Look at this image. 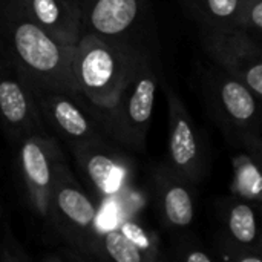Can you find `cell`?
<instances>
[{"mask_svg": "<svg viewBox=\"0 0 262 262\" xmlns=\"http://www.w3.org/2000/svg\"><path fill=\"white\" fill-rule=\"evenodd\" d=\"M72 51L31 21L14 0H0V55L23 74L32 89L75 97Z\"/></svg>", "mask_w": 262, "mask_h": 262, "instance_id": "1", "label": "cell"}, {"mask_svg": "<svg viewBox=\"0 0 262 262\" xmlns=\"http://www.w3.org/2000/svg\"><path fill=\"white\" fill-rule=\"evenodd\" d=\"M149 57L155 55L83 32L72 51L77 101L84 107L112 106Z\"/></svg>", "mask_w": 262, "mask_h": 262, "instance_id": "2", "label": "cell"}, {"mask_svg": "<svg viewBox=\"0 0 262 262\" xmlns=\"http://www.w3.org/2000/svg\"><path fill=\"white\" fill-rule=\"evenodd\" d=\"M161 78L160 57H149L141 63L134 78L126 84L112 106L104 109L83 107L111 143L143 154L146 150L155 95Z\"/></svg>", "mask_w": 262, "mask_h": 262, "instance_id": "3", "label": "cell"}, {"mask_svg": "<svg viewBox=\"0 0 262 262\" xmlns=\"http://www.w3.org/2000/svg\"><path fill=\"white\" fill-rule=\"evenodd\" d=\"M204 100L212 120L232 147L262 157L259 97L213 64L204 75Z\"/></svg>", "mask_w": 262, "mask_h": 262, "instance_id": "4", "label": "cell"}, {"mask_svg": "<svg viewBox=\"0 0 262 262\" xmlns=\"http://www.w3.org/2000/svg\"><path fill=\"white\" fill-rule=\"evenodd\" d=\"M83 32L160 57L152 0H77Z\"/></svg>", "mask_w": 262, "mask_h": 262, "instance_id": "5", "label": "cell"}, {"mask_svg": "<svg viewBox=\"0 0 262 262\" xmlns=\"http://www.w3.org/2000/svg\"><path fill=\"white\" fill-rule=\"evenodd\" d=\"M46 221L69 247L84 253L91 261V249L98 235L97 207L64 161L49 192Z\"/></svg>", "mask_w": 262, "mask_h": 262, "instance_id": "6", "label": "cell"}, {"mask_svg": "<svg viewBox=\"0 0 262 262\" xmlns=\"http://www.w3.org/2000/svg\"><path fill=\"white\" fill-rule=\"evenodd\" d=\"M167 101V164L193 186H200L209 173V150L203 132L186 107L180 94L164 83Z\"/></svg>", "mask_w": 262, "mask_h": 262, "instance_id": "7", "label": "cell"}, {"mask_svg": "<svg viewBox=\"0 0 262 262\" xmlns=\"http://www.w3.org/2000/svg\"><path fill=\"white\" fill-rule=\"evenodd\" d=\"M15 146L18 172L28 204L38 218L46 220L49 192L58 167L66 161V155L58 140L51 135V132L29 135Z\"/></svg>", "mask_w": 262, "mask_h": 262, "instance_id": "8", "label": "cell"}, {"mask_svg": "<svg viewBox=\"0 0 262 262\" xmlns=\"http://www.w3.org/2000/svg\"><path fill=\"white\" fill-rule=\"evenodd\" d=\"M200 41L216 68L262 97V43L238 29H198Z\"/></svg>", "mask_w": 262, "mask_h": 262, "instance_id": "9", "label": "cell"}, {"mask_svg": "<svg viewBox=\"0 0 262 262\" xmlns=\"http://www.w3.org/2000/svg\"><path fill=\"white\" fill-rule=\"evenodd\" d=\"M32 95L46 129L66 143L71 152L106 138L75 97L54 89H32Z\"/></svg>", "mask_w": 262, "mask_h": 262, "instance_id": "10", "label": "cell"}, {"mask_svg": "<svg viewBox=\"0 0 262 262\" xmlns=\"http://www.w3.org/2000/svg\"><path fill=\"white\" fill-rule=\"evenodd\" d=\"M0 126L12 144L34 134H48L32 89L23 74L0 55Z\"/></svg>", "mask_w": 262, "mask_h": 262, "instance_id": "11", "label": "cell"}, {"mask_svg": "<svg viewBox=\"0 0 262 262\" xmlns=\"http://www.w3.org/2000/svg\"><path fill=\"white\" fill-rule=\"evenodd\" d=\"M72 155L80 175L100 198H112L127 187L129 160L109 140L89 143Z\"/></svg>", "mask_w": 262, "mask_h": 262, "instance_id": "12", "label": "cell"}, {"mask_svg": "<svg viewBox=\"0 0 262 262\" xmlns=\"http://www.w3.org/2000/svg\"><path fill=\"white\" fill-rule=\"evenodd\" d=\"M150 189L158 220L166 230L189 229L195 220V189L167 161L158 163L150 172Z\"/></svg>", "mask_w": 262, "mask_h": 262, "instance_id": "13", "label": "cell"}, {"mask_svg": "<svg viewBox=\"0 0 262 262\" xmlns=\"http://www.w3.org/2000/svg\"><path fill=\"white\" fill-rule=\"evenodd\" d=\"M14 3L31 21L63 45L74 48L83 34L77 0H14Z\"/></svg>", "mask_w": 262, "mask_h": 262, "instance_id": "14", "label": "cell"}, {"mask_svg": "<svg viewBox=\"0 0 262 262\" xmlns=\"http://www.w3.org/2000/svg\"><path fill=\"white\" fill-rule=\"evenodd\" d=\"M216 212L226 238L246 247L262 249L258 207L230 195L216 203Z\"/></svg>", "mask_w": 262, "mask_h": 262, "instance_id": "15", "label": "cell"}, {"mask_svg": "<svg viewBox=\"0 0 262 262\" xmlns=\"http://www.w3.org/2000/svg\"><path fill=\"white\" fill-rule=\"evenodd\" d=\"M244 0H178L198 29H236Z\"/></svg>", "mask_w": 262, "mask_h": 262, "instance_id": "16", "label": "cell"}, {"mask_svg": "<svg viewBox=\"0 0 262 262\" xmlns=\"http://www.w3.org/2000/svg\"><path fill=\"white\" fill-rule=\"evenodd\" d=\"M230 195L262 209V157L238 150L232 158Z\"/></svg>", "mask_w": 262, "mask_h": 262, "instance_id": "17", "label": "cell"}, {"mask_svg": "<svg viewBox=\"0 0 262 262\" xmlns=\"http://www.w3.org/2000/svg\"><path fill=\"white\" fill-rule=\"evenodd\" d=\"M91 261L147 262V259L118 229H112L97 235L91 249Z\"/></svg>", "mask_w": 262, "mask_h": 262, "instance_id": "18", "label": "cell"}, {"mask_svg": "<svg viewBox=\"0 0 262 262\" xmlns=\"http://www.w3.org/2000/svg\"><path fill=\"white\" fill-rule=\"evenodd\" d=\"M170 241L166 253H161V261L183 262H213L216 261L212 250L204 246V243L189 229L178 230Z\"/></svg>", "mask_w": 262, "mask_h": 262, "instance_id": "19", "label": "cell"}, {"mask_svg": "<svg viewBox=\"0 0 262 262\" xmlns=\"http://www.w3.org/2000/svg\"><path fill=\"white\" fill-rule=\"evenodd\" d=\"M137 249H140L147 262L161 261V246H160V238L154 230L146 229L143 224L134 221V220H126L117 227Z\"/></svg>", "mask_w": 262, "mask_h": 262, "instance_id": "20", "label": "cell"}, {"mask_svg": "<svg viewBox=\"0 0 262 262\" xmlns=\"http://www.w3.org/2000/svg\"><path fill=\"white\" fill-rule=\"evenodd\" d=\"M216 261L224 262H262V249L246 247L226 238L223 233L216 235L213 247L210 249Z\"/></svg>", "mask_w": 262, "mask_h": 262, "instance_id": "21", "label": "cell"}, {"mask_svg": "<svg viewBox=\"0 0 262 262\" xmlns=\"http://www.w3.org/2000/svg\"><path fill=\"white\" fill-rule=\"evenodd\" d=\"M236 29L262 43V0H244Z\"/></svg>", "mask_w": 262, "mask_h": 262, "instance_id": "22", "label": "cell"}, {"mask_svg": "<svg viewBox=\"0 0 262 262\" xmlns=\"http://www.w3.org/2000/svg\"><path fill=\"white\" fill-rule=\"evenodd\" d=\"M32 256L12 233L8 221L0 230V262H31Z\"/></svg>", "mask_w": 262, "mask_h": 262, "instance_id": "23", "label": "cell"}, {"mask_svg": "<svg viewBox=\"0 0 262 262\" xmlns=\"http://www.w3.org/2000/svg\"><path fill=\"white\" fill-rule=\"evenodd\" d=\"M41 261L46 262H68V261H75V262H84L89 261L88 256L84 253H81L80 250L74 249V247H69V246H63L54 252H49L46 255L41 256Z\"/></svg>", "mask_w": 262, "mask_h": 262, "instance_id": "24", "label": "cell"}, {"mask_svg": "<svg viewBox=\"0 0 262 262\" xmlns=\"http://www.w3.org/2000/svg\"><path fill=\"white\" fill-rule=\"evenodd\" d=\"M3 223H5V212H3V207H2V204H0V230H2Z\"/></svg>", "mask_w": 262, "mask_h": 262, "instance_id": "25", "label": "cell"}]
</instances>
